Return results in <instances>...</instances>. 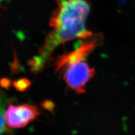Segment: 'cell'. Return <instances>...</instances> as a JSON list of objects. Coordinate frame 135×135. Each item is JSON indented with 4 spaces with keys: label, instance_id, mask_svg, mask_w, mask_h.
<instances>
[{
    "label": "cell",
    "instance_id": "6da1fadb",
    "mask_svg": "<svg viewBox=\"0 0 135 135\" xmlns=\"http://www.w3.org/2000/svg\"><path fill=\"white\" fill-rule=\"evenodd\" d=\"M90 11L86 0H57V7L50 20L51 31L46 36L38 55L29 62L32 70L39 71L46 60L59 46L75 39L87 40L92 33L86 28Z\"/></svg>",
    "mask_w": 135,
    "mask_h": 135
},
{
    "label": "cell",
    "instance_id": "5b68a950",
    "mask_svg": "<svg viewBox=\"0 0 135 135\" xmlns=\"http://www.w3.org/2000/svg\"><path fill=\"white\" fill-rule=\"evenodd\" d=\"M5 102L3 96L0 94V135L5 133L7 130L5 119Z\"/></svg>",
    "mask_w": 135,
    "mask_h": 135
},
{
    "label": "cell",
    "instance_id": "8992f818",
    "mask_svg": "<svg viewBox=\"0 0 135 135\" xmlns=\"http://www.w3.org/2000/svg\"><path fill=\"white\" fill-rule=\"evenodd\" d=\"M29 85V82L27 79H21L15 83V86L19 90H24Z\"/></svg>",
    "mask_w": 135,
    "mask_h": 135
},
{
    "label": "cell",
    "instance_id": "3957f363",
    "mask_svg": "<svg viewBox=\"0 0 135 135\" xmlns=\"http://www.w3.org/2000/svg\"><path fill=\"white\" fill-rule=\"evenodd\" d=\"M102 40V37L99 35L92 36L73 51L59 56L54 62L55 71L64 69L68 65L72 63L85 60L89 54L100 44Z\"/></svg>",
    "mask_w": 135,
    "mask_h": 135
},
{
    "label": "cell",
    "instance_id": "52a82bcc",
    "mask_svg": "<svg viewBox=\"0 0 135 135\" xmlns=\"http://www.w3.org/2000/svg\"><path fill=\"white\" fill-rule=\"evenodd\" d=\"M3 1H4V0H0V5H1L2 3L3 2Z\"/></svg>",
    "mask_w": 135,
    "mask_h": 135
},
{
    "label": "cell",
    "instance_id": "277c9868",
    "mask_svg": "<svg viewBox=\"0 0 135 135\" xmlns=\"http://www.w3.org/2000/svg\"><path fill=\"white\" fill-rule=\"evenodd\" d=\"M37 108L30 104H22L18 106L10 104L5 113V119L10 128H19L26 126L39 115Z\"/></svg>",
    "mask_w": 135,
    "mask_h": 135
},
{
    "label": "cell",
    "instance_id": "7a4b0ae2",
    "mask_svg": "<svg viewBox=\"0 0 135 135\" xmlns=\"http://www.w3.org/2000/svg\"><path fill=\"white\" fill-rule=\"evenodd\" d=\"M64 70V81L71 89L79 94L85 92L86 85L95 74V69L85 60L70 64Z\"/></svg>",
    "mask_w": 135,
    "mask_h": 135
}]
</instances>
